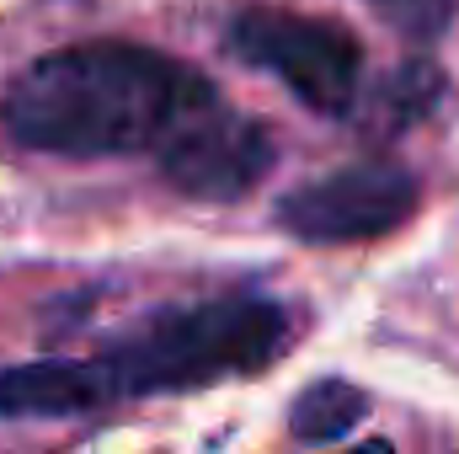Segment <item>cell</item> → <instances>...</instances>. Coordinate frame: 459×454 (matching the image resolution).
I'll use <instances>...</instances> for the list:
<instances>
[{
	"label": "cell",
	"instance_id": "cell-1",
	"mask_svg": "<svg viewBox=\"0 0 459 454\" xmlns=\"http://www.w3.org/2000/svg\"><path fill=\"white\" fill-rule=\"evenodd\" d=\"M0 128L43 155H155L160 177L198 204L251 193L273 139L182 59L144 43H75L32 59L0 92Z\"/></svg>",
	"mask_w": 459,
	"mask_h": 454
},
{
	"label": "cell",
	"instance_id": "cell-2",
	"mask_svg": "<svg viewBox=\"0 0 459 454\" xmlns=\"http://www.w3.org/2000/svg\"><path fill=\"white\" fill-rule=\"evenodd\" d=\"M294 347V316L267 294H225L144 316L86 358L0 363V417H91L139 396H182L267 369Z\"/></svg>",
	"mask_w": 459,
	"mask_h": 454
},
{
	"label": "cell",
	"instance_id": "cell-3",
	"mask_svg": "<svg viewBox=\"0 0 459 454\" xmlns=\"http://www.w3.org/2000/svg\"><path fill=\"white\" fill-rule=\"evenodd\" d=\"M225 48L235 59L278 75L310 113L347 118L363 86V43L326 22V16H299L283 5H246L225 27Z\"/></svg>",
	"mask_w": 459,
	"mask_h": 454
},
{
	"label": "cell",
	"instance_id": "cell-4",
	"mask_svg": "<svg viewBox=\"0 0 459 454\" xmlns=\"http://www.w3.org/2000/svg\"><path fill=\"white\" fill-rule=\"evenodd\" d=\"M417 214V177L395 161H363L337 177L305 182L278 204V225L310 246H347L390 235Z\"/></svg>",
	"mask_w": 459,
	"mask_h": 454
},
{
	"label": "cell",
	"instance_id": "cell-5",
	"mask_svg": "<svg viewBox=\"0 0 459 454\" xmlns=\"http://www.w3.org/2000/svg\"><path fill=\"white\" fill-rule=\"evenodd\" d=\"M368 417V396L347 380H316L289 406V433L299 444H337Z\"/></svg>",
	"mask_w": 459,
	"mask_h": 454
},
{
	"label": "cell",
	"instance_id": "cell-6",
	"mask_svg": "<svg viewBox=\"0 0 459 454\" xmlns=\"http://www.w3.org/2000/svg\"><path fill=\"white\" fill-rule=\"evenodd\" d=\"M395 32H406V38H417V43H433V38H444L449 32V22H455V0H368Z\"/></svg>",
	"mask_w": 459,
	"mask_h": 454
}]
</instances>
